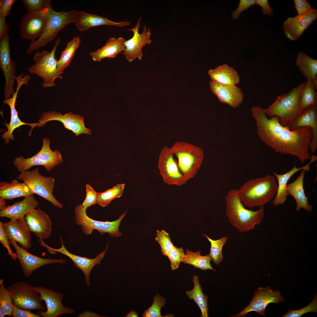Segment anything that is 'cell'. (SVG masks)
Returning <instances> with one entry per match:
<instances>
[{
    "mask_svg": "<svg viewBox=\"0 0 317 317\" xmlns=\"http://www.w3.org/2000/svg\"><path fill=\"white\" fill-rule=\"evenodd\" d=\"M251 110L258 136L265 144L276 152L296 157L302 164L311 159L309 149L313 135L310 127L291 130L282 125L277 117L268 118L259 106L252 107Z\"/></svg>",
    "mask_w": 317,
    "mask_h": 317,
    "instance_id": "6da1fadb",
    "label": "cell"
},
{
    "mask_svg": "<svg viewBox=\"0 0 317 317\" xmlns=\"http://www.w3.org/2000/svg\"><path fill=\"white\" fill-rule=\"evenodd\" d=\"M225 213L231 224L240 232L253 230L264 216V206L253 211L246 208L240 199L237 190H230L225 197Z\"/></svg>",
    "mask_w": 317,
    "mask_h": 317,
    "instance_id": "7a4b0ae2",
    "label": "cell"
},
{
    "mask_svg": "<svg viewBox=\"0 0 317 317\" xmlns=\"http://www.w3.org/2000/svg\"><path fill=\"white\" fill-rule=\"evenodd\" d=\"M277 189L275 177L268 175L248 181L237 191L243 205L252 208L264 206L270 201L276 194Z\"/></svg>",
    "mask_w": 317,
    "mask_h": 317,
    "instance_id": "3957f363",
    "label": "cell"
},
{
    "mask_svg": "<svg viewBox=\"0 0 317 317\" xmlns=\"http://www.w3.org/2000/svg\"><path fill=\"white\" fill-rule=\"evenodd\" d=\"M306 81L299 84L287 93L278 96L274 102L264 109L270 117L276 116L280 124L289 128L295 120L302 112L299 106L300 95Z\"/></svg>",
    "mask_w": 317,
    "mask_h": 317,
    "instance_id": "277c9868",
    "label": "cell"
},
{
    "mask_svg": "<svg viewBox=\"0 0 317 317\" xmlns=\"http://www.w3.org/2000/svg\"><path fill=\"white\" fill-rule=\"evenodd\" d=\"M79 12L72 10L57 12L53 10L50 5L48 7L47 20L42 34L36 40L31 41L26 53L29 54L46 46L54 39L61 29L71 23H74Z\"/></svg>",
    "mask_w": 317,
    "mask_h": 317,
    "instance_id": "5b68a950",
    "label": "cell"
},
{
    "mask_svg": "<svg viewBox=\"0 0 317 317\" xmlns=\"http://www.w3.org/2000/svg\"><path fill=\"white\" fill-rule=\"evenodd\" d=\"M177 158L179 169L187 182L196 174L204 157L202 149L190 143L177 141L171 148Z\"/></svg>",
    "mask_w": 317,
    "mask_h": 317,
    "instance_id": "8992f818",
    "label": "cell"
},
{
    "mask_svg": "<svg viewBox=\"0 0 317 317\" xmlns=\"http://www.w3.org/2000/svg\"><path fill=\"white\" fill-rule=\"evenodd\" d=\"M60 42V38L57 39L50 52L43 50L35 53L33 57L34 64L27 68L30 74L36 75L42 78V85L44 88L55 86V79H63L58 69V60L55 57L56 48Z\"/></svg>",
    "mask_w": 317,
    "mask_h": 317,
    "instance_id": "52a82bcc",
    "label": "cell"
},
{
    "mask_svg": "<svg viewBox=\"0 0 317 317\" xmlns=\"http://www.w3.org/2000/svg\"><path fill=\"white\" fill-rule=\"evenodd\" d=\"M43 144L41 150L36 154L30 158H25L23 156L16 157L13 163L17 170L20 172L29 170L36 166H42L48 172L63 161L59 150L52 151L50 147L49 139L45 138L43 139Z\"/></svg>",
    "mask_w": 317,
    "mask_h": 317,
    "instance_id": "ba28073f",
    "label": "cell"
},
{
    "mask_svg": "<svg viewBox=\"0 0 317 317\" xmlns=\"http://www.w3.org/2000/svg\"><path fill=\"white\" fill-rule=\"evenodd\" d=\"M16 178L23 181L34 194L51 203L55 207L60 209L63 208V204L53 195L55 182L54 178L41 175L38 167L31 171L28 170L20 172Z\"/></svg>",
    "mask_w": 317,
    "mask_h": 317,
    "instance_id": "9c48e42d",
    "label": "cell"
},
{
    "mask_svg": "<svg viewBox=\"0 0 317 317\" xmlns=\"http://www.w3.org/2000/svg\"><path fill=\"white\" fill-rule=\"evenodd\" d=\"M87 209L79 204L75 207V220L77 224L81 226L83 232L88 235L95 230L102 235L108 233L114 237L118 238L122 235L119 230L120 222L126 215V210L117 220L110 222L101 221L90 218L87 215Z\"/></svg>",
    "mask_w": 317,
    "mask_h": 317,
    "instance_id": "30bf717a",
    "label": "cell"
},
{
    "mask_svg": "<svg viewBox=\"0 0 317 317\" xmlns=\"http://www.w3.org/2000/svg\"><path fill=\"white\" fill-rule=\"evenodd\" d=\"M6 288L11 296L14 306L16 307L29 311L46 310L39 293L28 283L18 282Z\"/></svg>",
    "mask_w": 317,
    "mask_h": 317,
    "instance_id": "8fae6325",
    "label": "cell"
},
{
    "mask_svg": "<svg viewBox=\"0 0 317 317\" xmlns=\"http://www.w3.org/2000/svg\"><path fill=\"white\" fill-rule=\"evenodd\" d=\"M30 80V77L28 75H24L23 73H21L20 75H18L17 77V83L15 93L11 97L4 99L3 101L4 103L9 106L11 112L10 122L9 124L5 122L4 124L6 127L7 130L1 135L2 139H4V143L6 145L9 143L10 140H14L15 138L13 133L16 129L23 125L30 126L31 129L28 133V136H30L31 135L32 130L37 125V122L27 123L22 121L18 117V113L15 107L16 99L19 90L22 85L25 84L27 86Z\"/></svg>",
    "mask_w": 317,
    "mask_h": 317,
    "instance_id": "7c38bea8",
    "label": "cell"
},
{
    "mask_svg": "<svg viewBox=\"0 0 317 317\" xmlns=\"http://www.w3.org/2000/svg\"><path fill=\"white\" fill-rule=\"evenodd\" d=\"M284 298L281 296L279 290H272L269 287L257 288L254 291L253 296L249 305L242 311L232 317H245L246 314L251 311H254L265 316V309L271 303L278 304L284 301Z\"/></svg>",
    "mask_w": 317,
    "mask_h": 317,
    "instance_id": "4fadbf2b",
    "label": "cell"
},
{
    "mask_svg": "<svg viewBox=\"0 0 317 317\" xmlns=\"http://www.w3.org/2000/svg\"><path fill=\"white\" fill-rule=\"evenodd\" d=\"M84 118L82 116L72 112L62 115L60 112L55 111L45 112L41 114L36 127H43L47 122L57 120L62 122L65 128L72 131L76 136L82 134L91 135V130L85 127Z\"/></svg>",
    "mask_w": 317,
    "mask_h": 317,
    "instance_id": "5bb4252c",
    "label": "cell"
},
{
    "mask_svg": "<svg viewBox=\"0 0 317 317\" xmlns=\"http://www.w3.org/2000/svg\"><path fill=\"white\" fill-rule=\"evenodd\" d=\"M173 155L171 148H163L159 155L158 167L164 182L171 186H181L187 181L180 172Z\"/></svg>",
    "mask_w": 317,
    "mask_h": 317,
    "instance_id": "9a60e30c",
    "label": "cell"
},
{
    "mask_svg": "<svg viewBox=\"0 0 317 317\" xmlns=\"http://www.w3.org/2000/svg\"><path fill=\"white\" fill-rule=\"evenodd\" d=\"M0 41V66L6 80L4 94V99H6L11 97L15 92L14 81L17 79L15 75L16 65L11 57L9 33Z\"/></svg>",
    "mask_w": 317,
    "mask_h": 317,
    "instance_id": "2e32d148",
    "label": "cell"
},
{
    "mask_svg": "<svg viewBox=\"0 0 317 317\" xmlns=\"http://www.w3.org/2000/svg\"><path fill=\"white\" fill-rule=\"evenodd\" d=\"M48 7L42 10L27 12L22 18L19 29L21 38L34 41L42 34L47 19Z\"/></svg>",
    "mask_w": 317,
    "mask_h": 317,
    "instance_id": "e0dca14e",
    "label": "cell"
},
{
    "mask_svg": "<svg viewBox=\"0 0 317 317\" xmlns=\"http://www.w3.org/2000/svg\"><path fill=\"white\" fill-rule=\"evenodd\" d=\"M61 243V247L59 249L50 247L45 243L42 240H39L41 245L46 248L48 251L52 254H55L59 252L69 257L72 261L75 267L80 269L83 272L85 277L86 284L90 286V277L91 271L96 265L100 264L101 261L103 258L108 248V244L105 249L98 254L94 259H89L72 254L69 252L65 247L63 241L60 237Z\"/></svg>",
    "mask_w": 317,
    "mask_h": 317,
    "instance_id": "ac0fdd59",
    "label": "cell"
},
{
    "mask_svg": "<svg viewBox=\"0 0 317 317\" xmlns=\"http://www.w3.org/2000/svg\"><path fill=\"white\" fill-rule=\"evenodd\" d=\"M40 294L46 304V311H38L37 313L42 317H57L65 313L72 314L74 310L64 306L62 303L64 296L61 293L55 292L42 286H33Z\"/></svg>",
    "mask_w": 317,
    "mask_h": 317,
    "instance_id": "d6986e66",
    "label": "cell"
},
{
    "mask_svg": "<svg viewBox=\"0 0 317 317\" xmlns=\"http://www.w3.org/2000/svg\"><path fill=\"white\" fill-rule=\"evenodd\" d=\"M9 242L15 250L23 272L26 278L29 277L36 269L42 266L54 263L64 264L66 262L63 259L41 258L29 253L13 240H9Z\"/></svg>",
    "mask_w": 317,
    "mask_h": 317,
    "instance_id": "ffe728a7",
    "label": "cell"
},
{
    "mask_svg": "<svg viewBox=\"0 0 317 317\" xmlns=\"http://www.w3.org/2000/svg\"><path fill=\"white\" fill-rule=\"evenodd\" d=\"M141 20V18L138 20L134 28L128 29L133 32V36L130 39L126 40L124 43L125 49L123 53L129 62L136 58L141 60L142 56V48L146 44H150L151 42L150 38L151 35L150 29L149 28L147 29L146 25L144 26L142 33H139Z\"/></svg>",
    "mask_w": 317,
    "mask_h": 317,
    "instance_id": "44dd1931",
    "label": "cell"
},
{
    "mask_svg": "<svg viewBox=\"0 0 317 317\" xmlns=\"http://www.w3.org/2000/svg\"><path fill=\"white\" fill-rule=\"evenodd\" d=\"M5 231L9 240L18 243L27 249L31 247V232L24 217L11 220L3 223Z\"/></svg>",
    "mask_w": 317,
    "mask_h": 317,
    "instance_id": "7402d4cb",
    "label": "cell"
},
{
    "mask_svg": "<svg viewBox=\"0 0 317 317\" xmlns=\"http://www.w3.org/2000/svg\"><path fill=\"white\" fill-rule=\"evenodd\" d=\"M317 17V11L312 9L304 14L288 18L284 22L283 28L286 36L294 41L298 39L306 29Z\"/></svg>",
    "mask_w": 317,
    "mask_h": 317,
    "instance_id": "603a6c76",
    "label": "cell"
},
{
    "mask_svg": "<svg viewBox=\"0 0 317 317\" xmlns=\"http://www.w3.org/2000/svg\"><path fill=\"white\" fill-rule=\"evenodd\" d=\"M209 83L211 91L220 102L227 104L233 108L241 104L243 95L241 89L236 85L221 84L212 80Z\"/></svg>",
    "mask_w": 317,
    "mask_h": 317,
    "instance_id": "cb8c5ba5",
    "label": "cell"
},
{
    "mask_svg": "<svg viewBox=\"0 0 317 317\" xmlns=\"http://www.w3.org/2000/svg\"><path fill=\"white\" fill-rule=\"evenodd\" d=\"M31 232L42 240L48 238L52 229L49 216L38 208L28 213L25 217Z\"/></svg>",
    "mask_w": 317,
    "mask_h": 317,
    "instance_id": "d4e9b609",
    "label": "cell"
},
{
    "mask_svg": "<svg viewBox=\"0 0 317 317\" xmlns=\"http://www.w3.org/2000/svg\"><path fill=\"white\" fill-rule=\"evenodd\" d=\"M317 106L311 107L303 110L289 127L291 130L301 127L311 128L313 136L309 149L313 153L315 152L317 148Z\"/></svg>",
    "mask_w": 317,
    "mask_h": 317,
    "instance_id": "484cf974",
    "label": "cell"
},
{
    "mask_svg": "<svg viewBox=\"0 0 317 317\" xmlns=\"http://www.w3.org/2000/svg\"><path fill=\"white\" fill-rule=\"evenodd\" d=\"M38 203L33 195L25 197L21 201L15 202L0 210V216L11 220L24 218L26 214L38 207Z\"/></svg>",
    "mask_w": 317,
    "mask_h": 317,
    "instance_id": "4316f807",
    "label": "cell"
},
{
    "mask_svg": "<svg viewBox=\"0 0 317 317\" xmlns=\"http://www.w3.org/2000/svg\"><path fill=\"white\" fill-rule=\"evenodd\" d=\"M309 162L304 166L297 168L294 166L292 168L285 173L282 174H278L276 173H274V174L278 182V189L276 195L273 201V204L274 206H276L284 203L286 200L287 196L289 195L286 188L287 183L289 179L296 172L302 170L308 171L310 170V165L317 160V156L312 155Z\"/></svg>",
    "mask_w": 317,
    "mask_h": 317,
    "instance_id": "83f0119b",
    "label": "cell"
},
{
    "mask_svg": "<svg viewBox=\"0 0 317 317\" xmlns=\"http://www.w3.org/2000/svg\"><path fill=\"white\" fill-rule=\"evenodd\" d=\"M74 23L77 29L80 31L99 26L109 25L122 27L129 25L130 24L129 22L127 21L115 22L107 18L88 13L83 11L79 12Z\"/></svg>",
    "mask_w": 317,
    "mask_h": 317,
    "instance_id": "f1b7e54d",
    "label": "cell"
},
{
    "mask_svg": "<svg viewBox=\"0 0 317 317\" xmlns=\"http://www.w3.org/2000/svg\"><path fill=\"white\" fill-rule=\"evenodd\" d=\"M305 171L304 170H302L295 181L287 185L286 189L289 194L293 196L296 201V211L299 212L303 208L310 213L312 210V206L308 203V198L305 195L303 186Z\"/></svg>",
    "mask_w": 317,
    "mask_h": 317,
    "instance_id": "f546056e",
    "label": "cell"
},
{
    "mask_svg": "<svg viewBox=\"0 0 317 317\" xmlns=\"http://www.w3.org/2000/svg\"><path fill=\"white\" fill-rule=\"evenodd\" d=\"M126 40L122 37L109 38L104 45L96 51L91 52L90 55L95 61L100 62L105 58H114L125 49Z\"/></svg>",
    "mask_w": 317,
    "mask_h": 317,
    "instance_id": "4dcf8cb0",
    "label": "cell"
},
{
    "mask_svg": "<svg viewBox=\"0 0 317 317\" xmlns=\"http://www.w3.org/2000/svg\"><path fill=\"white\" fill-rule=\"evenodd\" d=\"M34 193L23 182L21 183L14 179L9 183L5 181L0 183V197L11 200L21 197L33 195Z\"/></svg>",
    "mask_w": 317,
    "mask_h": 317,
    "instance_id": "1f68e13d",
    "label": "cell"
},
{
    "mask_svg": "<svg viewBox=\"0 0 317 317\" xmlns=\"http://www.w3.org/2000/svg\"><path fill=\"white\" fill-rule=\"evenodd\" d=\"M208 74L212 80L221 84L236 85L240 81L237 71L226 64L210 69Z\"/></svg>",
    "mask_w": 317,
    "mask_h": 317,
    "instance_id": "d6a6232c",
    "label": "cell"
},
{
    "mask_svg": "<svg viewBox=\"0 0 317 317\" xmlns=\"http://www.w3.org/2000/svg\"><path fill=\"white\" fill-rule=\"evenodd\" d=\"M295 64L307 80H312L317 85V60L300 52L297 54Z\"/></svg>",
    "mask_w": 317,
    "mask_h": 317,
    "instance_id": "836d02e7",
    "label": "cell"
},
{
    "mask_svg": "<svg viewBox=\"0 0 317 317\" xmlns=\"http://www.w3.org/2000/svg\"><path fill=\"white\" fill-rule=\"evenodd\" d=\"M193 289L187 291L186 294L191 300H193L198 305L201 311V317H208V297L203 292L201 285L199 282L198 276H193Z\"/></svg>",
    "mask_w": 317,
    "mask_h": 317,
    "instance_id": "e575fe53",
    "label": "cell"
},
{
    "mask_svg": "<svg viewBox=\"0 0 317 317\" xmlns=\"http://www.w3.org/2000/svg\"><path fill=\"white\" fill-rule=\"evenodd\" d=\"M317 85L312 80H307L301 93L299 108L303 111L311 107L317 106Z\"/></svg>",
    "mask_w": 317,
    "mask_h": 317,
    "instance_id": "d590c367",
    "label": "cell"
},
{
    "mask_svg": "<svg viewBox=\"0 0 317 317\" xmlns=\"http://www.w3.org/2000/svg\"><path fill=\"white\" fill-rule=\"evenodd\" d=\"M186 252L185 257L182 261L184 264L192 265L202 270L209 269L216 271L210 265V262L212 259L209 254L202 256L200 250L194 252L188 249H186Z\"/></svg>",
    "mask_w": 317,
    "mask_h": 317,
    "instance_id": "8d00e7d4",
    "label": "cell"
},
{
    "mask_svg": "<svg viewBox=\"0 0 317 317\" xmlns=\"http://www.w3.org/2000/svg\"><path fill=\"white\" fill-rule=\"evenodd\" d=\"M81 41L79 37L74 38L68 43L65 49L62 52L59 59L57 60V65L58 70L61 74L70 64Z\"/></svg>",
    "mask_w": 317,
    "mask_h": 317,
    "instance_id": "74e56055",
    "label": "cell"
},
{
    "mask_svg": "<svg viewBox=\"0 0 317 317\" xmlns=\"http://www.w3.org/2000/svg\"><path fill=\"white\" fill-rule=\"evenodd\" d=\"M124 187V183L118 184L104 192L98 193L97 203L102 207H106L114 199L122 196Z\"/></svg>",
    "mask_w": 317,
    "mask_h": 317,
    "instance_id": "f35d334b",
    "label": "cell"
},
{
    "mask_svg": "<svg viewBox=\"0 0 317 317\" xmlns=\"http://www.w3.org/2000/svg\"><path fill=\"white\" fill-rule=\"evenodd\" d=\"M204 235L210 243V248L209 254L215 264L219 265L224 257L222 251V248L226 243L228 237L225 236L217 240H213L205 235Z\"/></svg>",
    "mask_w": 317,
    "mask_h": 317,
    "instance_id": "ab89813d",
    "label": "cell"
},
{
    "mask_svg": "<svg viewBox=\"0 0 317 317\" xmlns=\"http://www.w3.org/2000/svg\"><path fill=\"white\" fill-rule=\"evenodd\" d=\"M4 279L0 280V305L5 315L9 317L12 315L13 307V300L7 288L4 286Z\"/></svg>",
    "mask_w": 317,
    "mask_h": 317,
    "instance_id": "60d3db41",
    "label": "cell"
},
{
    "mask_svg": "<svg viewBox=\"0 0 317 317\" xmlns=\"http://www.w3.org/2000/svg\"><path fill=\"white\" fill-rule=\"evenodd\" d=\"M151 306L145 310L142 316L143 317H163L161 313V308L165 305L166 299L158 294L154 296Z\"/></svg>",
    "mask_w": 317,
    "mask_h": 317,
    "instance_id": "b9f144b4",
    "label": "cell"
},
{
    "mask_svg": "<svg viewBox=\"0 0 317 317\" xmlns=\"http://www.w3.org/2000/svg\"><path fill=\"white\" fill-rule=\"evenodd\" d=\"M156 231L155 240L161 246L162 255L167 256L174 246L171 241L169 234L163 230L161 231L157 230Z\"/></svg>",
    "mask_w": 317,
    "mask_h": 317,
    "instance_id": "7bdbcfd3",
    "label": "cell"
},
{
    "mask_svg": "<svg viewBox=\"0 0 317 317\" xmlns=\"http://www.w3.org/2000/svg\"><path fill=\"white\" fill-rule=\"evenodd\" d=\"M167 256L170 261L171 270H174L179 268L180 263L184 259L186 254L182 247L178 248L174 245Z\"/></svg>",
    "mask_w": 317,
    "mask_h": 317,
    "instance_id": "ee69618b",
    "label": "cell"
},
{
    "mask_svg": "<svg viewBox=\"0 0 317 317\" xmlns=\"http://www.w3.org/2000/svg\"><path fill=\"white\" fill-rule=\"evenodd\" d=\"M309 312L317 313V295H314L311 303L306 307L299 309L293 310L289 309L288 312L282 317H300L303 314Z\"/></svg>",
    "mask_w": 317,
    "mask_h": 317,
    "instance_id": "f6af8a7d",
    "label": "cell"
},
{
    "mask_svg": "<svg viewBox=\"0 0 317 317\" xmlns=\"http://www.w3.org/2000/svg\"><path fill=\"white\" fill-rule=\"evenodd\" d=\"M25 7L28 12L42 10L50 5V0H22Z\"/></svg>",
    "mask_w": 317,
    "mask_h": 317,
    "instance_id": "bcb514c9",
    "label": "cell"
},
{
    "mask_svg": "<svg viewBox=\"0 0 317 317\" xmlns=\"http://www.w3.org/2000/svg\"><path fill=\"white\" fill-rule=\"evenodd\" d=\"M98 193L89 184L86 185V196L82 205L87 209L90 206L97 203Z\"/></svg>",
    "mask_w": 317,
    "mask_h": 317,
    "instance_id": "7dc6e473",
    "label": "cell"
},
{
    "mask_svg": "<svg viewBox=\"0 0 317 317\" xmlns=\"http://www.w3.org/2000/svg\"><path fill=\"white\" fill-rule=\"evenodd\" d=\"M5 231L3 223L0 221V242L3 246L7 249L8 254L14 261L17 258L16 253H14L10 245L9 240Z\"/></svg>",
    "mask_w": 317,
    "mask_h": 317,
    "instance_id": "c3c4849f",
    "label": "cell"
},
{
    "mask_svg": "<svg viewBox=\"0 0 317 317\" xmlns=\"http://www.w3.org/2000/svg\"><path fill=\"white\" fill-rule=\"evenodd\" d=\"M254 0H240L237 8L231 14L233 19L237 18L241 13L255 4Z\"/></svg>",
    "mask_w": 317,
    "mask_h": 317,
    "instance_id": "681fc988",
    "label": "cell"
},
{
    "mask_svg": "<svg viewBox=\"0 0 317 317\" xmlns=\"http://www.w3.org/2000/svg\"><path fill=\"white\" fill-rule=\"evenodd\" d=\"M295 7L298 13V15H301L306 13L312 9L309 4L306 0H294Z\"/></svg>",
    "mask_w": 317,
    "mask_h": 317,
    "instance_id": "f907efd6",
    "label": "cell"
},
{
    "mask_svg": "<svg viewBox=\"0 0 317 317\" xmlns=\"http://www.w3.org/2000/svg\"><path fill=\"white\" fill-rule=\"evenodd\" d=\"M31 311L18 308L13 306L12 317H40L38 314L32 313Z\"/></svg>",
    "mask_w": 317,
    "mask_h": 317,
    "instance_id": "816d5d0a",
    "label": "cell"
},
{
    "mask_svg": "<svg viewBox=\"0 0 317 317\" xmlns=\"http://www.w3.org/2000/svg\"><path fill=\"white\" fill-rule=\"evenodd\" d=\"M255 4L260 6L262 8V13L264 15L267 14L271 17L273 14V9L269 5L267 0H257Z\"/></svg>",
    "mask_w": 317,
    "mask_h": 317,
    "instance_id": "f5cc1de1",
    "label": "cell"
},
{
    "mask_svg": "<svg viewBox=\"0 0 317 317\" xmlns=\"http://www.w3.org/2000/svg\"><path fill=\"white\" fill-rule=\"evenodd\" d=\"M15 0H4V4L0 7V16L5 17L9 14Z\"/></svg>",
    "mask_w": 317,
    "mask_h": 317,
    "instance_id": "db71d44e",
    "label": "cell"
},
{
    "mask_svg": "<svg viewBox=\"0 0 317 317\" xmlns=\"http://www.w3.org/2000/svg\"><path fill=\"white\" fill-rule=\"evenodd\" d=\"M8 24L5 20V17L0 16V41L8 33Z\"/></svg>",
    "mask_w": 317,
    "mask_h": 317,
    "instance_id": "11a10c76",
    "label": "cell"
},
{
    "mask_svg": "<svg viewBox=\"0 0 317 317\" xmlns=\"http://www.w3.org/2000/svg\"><path fill=\"white\" fill-rule=\"evenodd\" d=\"M79 317H100L96 313L90 311H84L80 314Z\"/></svg>",
    "mask_w": 317,
    "mask_h": 317,
    "instance_id": "9f6ffc18",
    "label": "cell"
},
{
    "mask_svg": "<svg viewBox=\"0 0 317 317\" xmlns=\"http://www.w3.org/2000/svg\"><path fill=\"white\" fill-rule=\"evenodd\" d=\"M6 200L0 197V210H3L6 207Z\"/></svg>",
    "mask_w": 317,
    "mask_h": 317,
    "instance_id": "6f0895ef",
    "label": "cell"
},
{
    "mask_svg": "<svg viewBox=\"0 0 317 317\" xmlns=\"http://www.w3.org/2000/svg\"><path fill=\"white\" fill-rule=\"evenodd\" d=\"M138 316V314L136 311H131L129 313H128L125 317H137Z\"/></svg>",
    "mask_w": 317,
    "mask_h": 317,
    "instance_id": "680465c9",
    "label": "cell"
},
{
    "mask_svg": "<svg viewBox=\"0 0 317 317\" xmlns=\"http://www.w3.org/2000/svg\"><path fill=\"white\" fill-rule=\"evenodd\" d=\"M5 315L4 311L1 306L0 305V317H4Z\"/></svg>",
    "mask_w": 317,
    "mask_h": 317,
    "instance_id": "91938a15",
    "label": "cell"
},
{
    "mask_svg": "<svg viewBox=\"0 0 317 317\" xmlns=\"http://www.w3.org/2000/svg\"><path fill=\"white\" fill-rule=\"evenodd\" d=\"M4 0H0V7L2 6L3 4H4Z\"/></svg>",
    "mask_w": 317,
    "mask_h": 317,
    "instance_id": "94428289",
    "label": "cell"
}]
</instances>
